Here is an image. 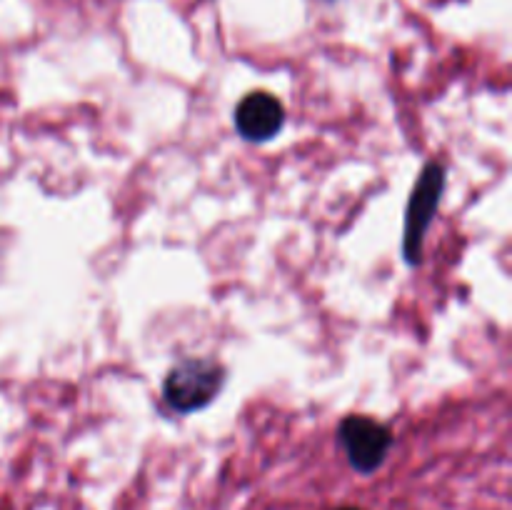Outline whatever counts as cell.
<instances>
[{
    "instance_id": "obj_3",
    "label": "cell",
    "mask_w": 512,
    "mask_h": 510,
    "mask_svg": "<svg viewBox=\"0 0 512 510\" xmlns=\"http://www.w3.org/2000/svg\"><path fill=\"white\" fill-rule=\"evenodd\" d=\"M338 438L348 463L360 475H373L393 448V430L368 415H348L340 420Z\"/></svg>"
},
{
    "instance_id": "obj_5",
    "label": "cell",
    "mask_w": 512,
    "mask_h": 510,
    "mask_svg": "<svg viewBox=\"0 0 512 510\" xmlns=\"http://www.w3.org/2000/svg\"><path fill=\"white\" fill-rule=\"evenodd\" d=\"M338 510H363V508H355V505H348V508H338Z\"/></svg>"
},
{
    "instance_id": "obj_2",
    "label": "cell",
    "mask_w": 512,
    "mask_h": 510,
    "mask_svg": "<svg viewBox=\"0 0 512 510\" xmlns=\"http://www.w3.org/2000/svg\"><path fill=\"white\" fill-rule=\"evenodd\" d=\"M445 190V168L438 160H430L418 175L413 193H410L408 210H405V230H403V255L408 265L423 263V243L428 235L433 215L438 210L440 198Z\"/></svg>"
},
{
    "instance_id": "obj_4",
    "label": "cell",
    "mask_w": 512,
    "mask_h": 510,
    "mask_svg": "<svg viewBox=\"0 0 512 510\" xmlns=\"http://www.w3.org/2000/svg\"><path fill=\"white\" fill-rule=\"evenodd\" d=\"M285 108L268 90L248 93L235 108V130L248 143H268L283 130Z\"/></svg>"
},
{
    "instance_id": "obj_1",
    "label": "cell",
    "mask_w": 512,
    "mask_h": 510,
    "mask_svg": "<svg viewBox=\"0 0 512 510\" xmlns=\"http://www.w3.org/2000/svg\"><path fill=\"white\" fill-rule=\"evenodd\" d=\"M228 380V370L213 358H185L168 370L163 395L178 413H195L213 403Z\"/></svg>"
}]
</instances>
